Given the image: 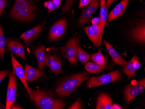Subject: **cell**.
Masks as SVG:
<instances>
[{"instance_id": "1", "label": "cell", "mask_w": 145, "mask_h": 109, "mask_svg": "<svg viewBox=\"0 0 145 109\" xmlns=\"http://www.w3.org/2000/svg\"><path fill=\"white\" fill-rule=\"evenodd\" d=\"M90 74L82 72L72 75L61 82L55 89V93L59 97H65L74 92L82 83L88 80Z\"/></svg>"}, {"instance_id": "2", "label": "cell", "mask_w": 145, "mask_h": 109, "mask_svg": "<svg viewBox=\"0 0 145 109\" xmlns=\"http://www.w3.org/2000/svg\"><path fill=\"white\" fill-rule=\"evenodd\" d=\"M30 91V98L39 109H61L66 105L62 100L52 98L45 91L35 90L31 88Z\"/></svg>"}, {"instance_id": "3", "label": "cell", "mask_w": 145, "mask_h": 109, "mask_svg": "<svg viewBox=\"0 0 145 109\" xmlns=\"http://www.w3.org/2000/svg\"><path fill=\"white\" fill-rule=\"evenodd\" d=\"M34 14L35 11L31 0H25L22 3L15 2L10 13L11 18L24 22L31 21Z\"/></svg>"}, {"instance_id": "4", "label": "cell", "mask_w": 145, "mask_h": 109, "mask_svg": "<svg viewBox=\"0 0 145 109\" xmlns=\"http://www.w3.org/2000/svg\"><path fill=\"white\" fill-rule=\"evenodd\" d=\"M122 74L119 70H115L98 76H92L88 80L87 88L94 87L110 83L116 82L120 80Z\"/></svg>"}, {"instance_id": "5", "label": "cell", "mask_w": 145, "mask_h": 109, "mask_svg": "<svg viewBox=\"0 0 145 109\" xmlns=\"http://www.w3.org/2000/svg\"><path fill=\"white\" fill-rule=\"evenodd\" d=\"M145 88V80H140L135 84L131 83L126 87L124 91V97L127 104L132 101L138 95L143 92Z\"/></svg>"}, {"instance_id": "6", "label": "cell", "mask_w": 145, "mask_h": 109, "mask_svg": "<svg viewBox=\"0 0 145 109\" xmlns=\"http://www.w3.org/2000/svg\"><path fill=\"white\" fill-rule=\"evenodd\" d=\"M80 45V43L78 37H72L68 40L63 49L64 56L71 65H75L76 63L77 49Z\"/></svg>"}, {"instance_id": "7", "label": "cell", "mask_w": 145, "mask_h": 109, "mask_svg": "<svg viewBox=\"0 0 145 109\" xmlns=\"http://www.w3.org/2000/svg\"><path fill=\"white\" fill-rule=\"evenodd\" d=\"M17 78L16 75L14 71L9 74V80L7 93L6 109H10L12 105L16 100L17 96V87H16Z\"/></svg>"}, {"instance_id": "8", "label": "cell", "mask_w": 145, "mask_h": 109, "mask_svg": "<svg viewBox=\"0 0 145 109\" xmlns=\"http://www.w3.org/2000/svg\"><path fill=\"white\" fill-rule=\"evenodd\" d=\"M86 34L95 47L101 46L103 36L101 23L92 25L84 28Z\"/></svg>"}, {"instance_id": "9", "label": "cell", "mask_w": 145, "mask_h": 109, "mask_svg": "<svg viewBox=\"0 0 145 109\" xmlns=\"http://www.w3.org/2000/svg\"><path fill=\"white\" fill-rule=\"evenodd\" d=\"M100 0H93L84 9L78 21V25L80 26L85 25L90 21L92 16L99 7Z\"/></svg>"}, {"instance_id": "10", "label": "cell", "mask_w": 145, "mask_h": 109, "mask_svg": "<svg viewBox=\"0 0 145 109\" xmlns=\"http://www.w3.org/2000/svg\"><path fill=\"white\" fill-rule=\"evenodd\" d=\"M67 26V21L66 19H62L54 23L50 30V40H55L61 38L65 33Z\"/></svg>"}, {"instance_id": "11", "label": "cell", "mask_w": 145, "mask_h": 109, "mask_svg": "<svg viewBox=\"0 0 145 109\" xmlns=\"http://www.w3.org/2000/svg\"><path fill=\"white\" fill-rule=\"evenodd\" d=\"M10 55H11V63H12V67L14 70V72L22 81L25 88L27 89L30 97L31 92H30V88L28 87L27 83L24 69L22 66L17 61L13 54H11Z\"/></svg>"}, {"instance_id": "12", "label": "cell", "mask_w": 145, "mask_h": 109, "mask_svg": "<svg viewBox=\"0 0 145 109\" xmlns=\"http://www.w3.org/2000/svg\"><path fill=\"white\" fill-rule=\"evenodd\" d=\"M129 35L131 39L141 44L145 42V25L143 21L136 25L129 32Z\"/></svg>"}, {"instance_id": "13", "label": "cell", "mask_w": 145, "mask_h": 109, "mask_svg": "<svg viewBox=\"0 0 145 109\" xmlns=\"http://www.w3.org/2000/svg\"><path fill=\"white\" fill-rule=\"evenodd\" d=\"M45 22L41 25H38L34 28H32L31 30L27 31L20 37L24 41V44L25 46L34 41L38 37L41 30L43 29Z\"/></svg>"}, {"instance_id": "14", "label": "cell", "mask_w": 145, "mask_h": 109, "mask_svg": "<svg viewBox=\"0 0 145 109\" xmlns=\"http://www.w3.org/2000/svg\"><path fill=\"white\" fill-rule=\"evenodd\" d=\"M45 65L48 66L56 75L60 74L63 72L61 61L55 56L47 54Z\"/></svg>"}, {"instance_id": "15", "label": "cell", "mask_w": 145, "mask_h": 109, "mask_svg": "<svg viewBox=\"0 0 145 109\" xmlns=\"http://www.w3.org/2000/svg\"><path fill=\"white\" fill-rule=\"evenodd\" d=\"M104 44L106 47L107 51L111 57L114 63L116 65H120L122 67H124L127 63V61L122 58L114 48L109 42L104 40Z\"/></svg>"}, {"instance_id": "16", "label": "cell", "mask_w": 145, "mask_h": 109, "mask_svg": "<svg viewBox=\"0 0 145 109\" xmlns=\"http://www.w3.org/2000/svg\"><path fill=\"white\" fill-rule=\"evenodd\" d=\"M129 1V0H123L119 3L108 15V22H112L123 15L126 10Z\"/></svg>"}, {"instance_id": "17", "label": "cell", "mask_w": 145, "mask_h": 109, "mask_svg": "<svg viewBox=\"0 0 145 109\" xmlns=\"http://www.w3.org/2000/svg\"><path fill=\"white\" fill-rule=\"evenodd\" d=\"M7 47L12 53L21 57L24 59L26 58L25 51L21 43L13 40H8L6 42Z\"/></svg>"}, {"instance_id": "18", "label": "cell", "mask_w": 145, "mask_h": 109, "mask_svg": "<svg viewBox=\"0 0 145 109\" xmlns=\"http://www.w3.org/2000/svg\"><path fill=\"white\" fill-rule=\"evenodd\" d=\"M138 57L137 55H134L131 61L124 67L123 72L127 75L128 79H130L135 76L136 69L140 67V63L138 62Z\"/></svg>"}, {"instance_id": "19", "label": "cell", "mask_w": 145, "mask_h": 109, "mask_svg": "<svg viewBox=\"0 0 145 109\" xmlns=\"http://www.w3.org/2000/svg\"><path fill=\"white\" fill-rule=\"evenodd\" d=\"M96 109H113V104L110 97L106 93H101L98 97Z\"/></svg>"}, {"instance_id": "20", "label": "cell", "mask_w": 145, "mask_h": 109, "mask_svg": "<svg viewBox=\"0 0 145 109\" xmlns=\"http://www.w3.org/2000/svg\"><path fill=\"white\" fill-rule=\"evenodd\" d=\"M24 72L27 82L36 81L41 77L42 74V71L34 68L28 64L25 65Z\"/></svg>"}, {"instance_id": "21", "label": "cell", "mask_w": 145, "mask_h": 109, "mask_svg": "<svg viewBox=\"0 0 145 109\" xmlns=\"http://www.w3.org/2000/svg\"><path fill=\"white\" fill-rule=\"evenodd\" d=\"M45 47L40 46L36 48L33 50V53L35 55L38 62V70L42 71L45 63L47 54L45 52Z\"/></svg>"}, {"instance_id": "22", "label": "cell", "mask_w": 145, "mask_h": 109, "mask_svg": "<svg viewBox=\"0 0 145 109\" xmlns=\"http://www.w3.org/2000/svg\"><path fill=\"white\" fill-rule=\"evenodd\" d=\"M101 10H100V23L101 27V35H103V30L106 23L107 19V9L106 4V0H100Z\"/></svg>"}, {"instance_id": "23", "label": "cell", "mask_w": 145, "mask_h": 109, "mask_svg": "<svg viewBox=\"0 0 145 109\" xmlns=\"http://www.w3.org/2000/svg\"><path fill=\"white\" fill-rule=\"evenodd\" d=\"M106 66H101L95 62H88L85 64L86 70L90 74H97L103 71L104 69H106Z\"/></svg>"}, {"instance_id": "24", "label": "cell", "mask_w": 145, "mask_h": 109, "mask_svg": "<svg viewBox=\"0 0 145 109\" xmlns=\"http://www.w3.org/2000/svg\"><path fill=\"white\" fill-rule=\"evenodd\" d=\"M90 59L100 65L104 66L107 61V57L103 56L101 51L99 49L97 52L91 54Z\"/></svg>"}, {"instance_id": "25", "label": "cell", "mask_w": 145, "mask_h": 109, "mask_svg": "<svg viewBox=\"0 0 145 109\" xmlns=\"http://www.w3.org/2000/svg\"><path fill=\"white\" fill-rule=\"evenodd\" d=\"M77 58L79 61L85 65L91 58V55L84 51L80 48V46H79L77 49Z\"/></svg>"}, {"instance_id": "26", "label": "cell", "mask_w": 145, "mask_h": 109, "mask_svg": "<svg viewBox=\"0 0 145 109\" xmlns=\"http://www.w3.org/2000/svg\"><path fill=\"white\" fill-rule=\"evenodd\" d=\"M7 41L3 33V28L0 25V58L1 61H4V55L5 53V47Z\"/></svg>"}, {"instance_id": "27", "label": "cell", "mask_w": 145, "mask_h": 109, "mask_svg": "<svg viewBox=\"0 0 145 109\" xmlns=\"http://www.w3.org/2000/svg\"><path fill=\"white\" fill-rule=\"evenodd\" d=\"M74 0H66V2L65 3L64 7L62 10L63 13H65L67 11H69V10L71 8L72 6L74 3Z\"/></svg>"}, {"instance_id": "28", "label": "cell", "mask_w": 145, "mask_h": 109, "mask_svg": "<svg viewBox=\"0 0 145 109\" xmlns=\"http://www.w3.org/2000/svg\"><path fill=\"white\" fill-rule=\"evenodd\" d=\"M81 107H82V104H81L80 99L79 98L74 104H72L68 109H81Z\"/></svg>"}, {"instance_id": "29", "label": "cell", "mask_w": 145, "mask_h": 109, "mask_svg": "<svg viewBox=\"0 0 145 109\" xmlns=\"http://www.w3.org/2000/svg\"><path fill=\"white\" fill-rule=\"evenodd\" d=\"M52 1L53 5L52 12L57 9L60 8L61 7V0H52Z\"/></svg>"}, {"instance_id": "30", "label": "cell", "mask_w": 145, "mask_h": 109, "mask_svg": "<svg viewBox=\"0 0 145 109\" xmlns=\"http://www.w3.org/2000/svg\"><path fill=\"white\" fill-rule=\"evenodd\" d=\"M93 0H80L79 3V8H84L89 4Z\"/></svg>"}, {"instance_id": "31", "label": "cell", "mask_w": 145, "mask_h": 109, "mask_svg": "<svg viewBox=\"0 0 145 109\" xmlns=\"http://www.w3.org/2000/svg\"><path fill=\"white\" fill-rule=\"evenodd\" d=\"M7 0H0V16L2 15L7 5Z\"/></svg>"}, {"instance_id": "32", "label": "cell", "mask_w": 145, "mask_h": 109, "mask_svg": "<svg viewBox=\"0 0 145 109\" xmlns=\"http://www.w3.org/2000/svg\"><path fill=\"white\" fill-rule=\"evenodd\" d=\"M44 5L46 8L48 9L49 13H50V12H52V8L53 7V5L52 3V1H46L45 2Z\"/></svg>"}, {"instance_id": "33", "label": "cell", "mask_w": 145, "mask_h": 109, "mask_svg": "<svg viewBox=\"0 0 145 109\" xmlns=\"http://www.w3.org/2000/svg\"><path fill=\"white\" fill-rule=\"evenodd\" d=\"M8 70H4L0 71V83H1L2 80L8 75L9 73Z\"/></svg>"}, {"instance_id": "34", "label": "cell", "mask_w": 145, "mask_h": 109, "mask_svg": "<svg viewBox=\"0 0 145 109\" xmlns=\"http://www.w3.org/2000/svg\"><path fill=\"white\" fill-rule=\"evenodd\" d=\"M116 0H107L106 2V6L107 9H108L110 8L111 5Z\"/></svg>"}, {"instance_id": "35", "label": "cell", "mask_w": 145, "mask_h": 109, "mask_svg": "<svg viewBox=\"0 0 145 109\" xmlns=\"http://www.w3.org/2000/svg\"><path fill=\"white\" fill-rule=\"evenodd\" d=\"M100 19L99 18H95L92 20V23L93 25L94 24H97V23H100Z\"/></svg>"}, {"instance_id": "36", "label": "cell", "mask_w": 145, "mask_h": 109, "mask_svg": "<svg viewBox=\"0 0 145 109\" xmlns=\"http://www.w3.org/2000/svg\"><path fill=\"white\" fill-rule=\"evenodd\" d=\"M10 109H23V108H22V107L19 106L18 105L15 104L14 105H12V106H11Z\"/></svg>"}, {"instance_id": "37", "label": "cell", "mask_w": 145, "mask_h": 109, "mask_svg": "<svg viewBox=\"0 0 145 109\" xmlns=\"http://www.w3.org/2000/svg\"><path fill=\"white\" fill-rule=\"evenodd\" d=\"M115 105H113V109H122L121 107L117 105L116 104H114Z\"/></svg>"}, {"instance_id": "38", "label": "cell", "mask_w": 145, "mask_h": 109, "mask_svg": "<svg viewBox=\"0 0 145 109\" xmlns=\"http://www.w3.org/2000/svg\"><path fill=\"white\" fill-rule=\"evenodd\" d=\"M24 1H25V0H15V2L21 3H22Z\"/></svg>"}, {"instance_id": "39", "label": "cell", "mask_w": 145, "mask_h": 109, "mask_svg": "<svg viewBox=\"0 0 145 109\" xmlns=\"http://www.w3.org/2000/svg\"><path fill=\"white\" fill-rule=\"evenodd\" d=\"M76 0H74V2H76Z\"/></svg>"}, {"instance_id": "40", "label": "cell", "mask_w": 145, "mask_h": 109, "mask_svg": "<svg viewBox=\"0 0 145 109\" xmlns=\"http://www.w3.org/2000/svg\"><path fill=\"white\" fill-rule=\"evenodd\" d=\"M0 109H1V107H0Z\"/></svg>"}, {"instance_id": "41", "label": "cell", "mask_w": 145, "mask_h": 109, "mask_svg": "<svg viewBox=\"0 0 145 109\" xmlns=\"http://www.w3.org/2000/svg\"><path fill=\"white\" fill-rule=\"evenodd\" d=\"M50 1H52V0H50Z\"/></svg>"}]
</instances>
